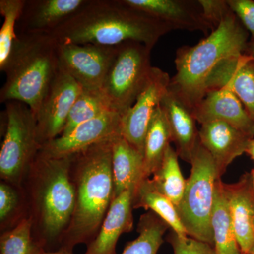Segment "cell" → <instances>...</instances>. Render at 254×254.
Instances as JSON below:
<instances>
[{
  "label": "cell",
  "instance_id": "cell-1",
  "mask_svg": "<svg viewBox=\"0 0 254 254\" xmlns=\"http://www.w3.org/2000/svg\"><path fill=\"white\" fill-rule=\"evenodd\" d=\"M172 31L166 23L131 7L125 0H88L50 35L60 43L117 46L134 41L153 49Z\"/></svg>",
  "mask_w": 254,
  "mask_h": 254
},
{
  "label": "cell",
  "instance_id": "cell-2",
  "mask_svg": "<svg viewBox=\"0 0 254 254\" xmlns=\"http://www.w3.org/2000/svg\"><path fill=\"white\" fill-rule=\"evenodd\" d=\"M113 140L92 145L72 156L76 204L60 249L72 251L79 244L89 245L99 232L113 200Z\"/></svg>",
  "mask_w": 254,
  "mask_h": 254
},
{
  "label": "cell",
  "instance_id": "cell-3",
  "mask_svg": "<svg viewBox=\"0 0 254 254\" xmlns=\"http://www.w3.org/2000/svg\"><path fill=\"white\" fill-rule=\"evenodd\" d=\"M248 31L233 12L222 20L207 38L194 46L177 51V72L168 90L193 110L204 98L208 78L223 60L245 53Z\"/></svg>",
  "mask_w": 254,
  "mask_h": 254
},
{
  "label": "cell",
  "instance_id": "cell-4",
  "mask_svg": "<svg viewBox=\"0 0 254 254\" xmlns=\"http://www.w3.org/2000/svg\"><path fill=\"white\" fill-rule=\"evenodd\" d=\"M59 43L49 34L17 35L6 63L1 70L6 81L0 102L16 100L38 115L50 85L60 70Z\"/></svg>",
  "mask_w": 254,
  "mask_h": 254
},
{
  "label": "cell",
  "instance_id": "cell-5",
  "mask_svg": "<svg viewBox=\"0 0 254 254\" xmlns=\"http://www.w3.org/2000/svg\"><path fill=\"white\" fill-rule=\"evenodd\" d=\"M71 162L72 157L48 158L38 155L31 166L38 173L36 203L43 228L41 242L46 250L49 242H62L74 212Z\"/></svg>",
  "mask_w": 254,
  "mask_h": 254
},
{
  "label": "cell",
  "instance_id": "cell-6",
  "mask_svg": "<svg viewBox=\"0 0 254 254\" xmlns=\"http://www.w3.org/2000/svg\"><path fill=\"white\" fill-rule=\"evenodd\" d=\"M191 170L186 188L177 207L189 236L213 246L211 216L215 199V184L220 180L213 158L198 143L190 162Z\"/></svg>",
  "mask_w": 254,
  "mask_h": 254
},
{
  "label": "cell",
  "instance_id": "cell-7",
  "mask_svg": "<svg viewBox=\"0 0 254 254\" xmlns=\"http://www.w3.org/2000/svg\"><path fill=\"white\" fill-rule=\"evenodd\" d=\"M151 50L143 43L134 41L117 46L116 55L101 91L110 109L121 117L134 104L149 77L153 68Z\"/></svg>",
  "mask_w": 254,
  "mask_h": 254
},
{
  "label": "cell",
  "instance_id": "cell-8",
  "mask_svg": "<svg viewBox=\"0 0 254 254\" xmlns=\"http://www.w3.org/2000/svg\"><path fill=\"white\" fill-rule=\"evenodd\" d=\"M6 128L0 150V175L8 182H18L31 168L42 145L37 121L31 108L16 100L6 102Z\"/></svg>",
  "mask_w": 254,
  "mask_h": 254
},
{
  "label": "cell",
  "instance_id": "cell-9",
  "mask_svg": "<svg viewBox=\"0 0 254 254\" xmlns=\"http://www.w3.org/2000/svg\"><path fill=\"white\" fill-rule=\"evenodd\" d=\"M116 52L117 46L59 43L60 68L82 88L101 90Z\"/></svg>",
  "mask_w": 254,
  "mask_h": 254
},
{
  "label": "cell",
  "instance_id": "cell-10",
  "mask_svg": "<svg viewBox=\"0 0 254 254\" xmlns=\"http://www.w3.org/2000/svg\"><path fill=\"white\" fill-rule=\"evenodd\" d=\"M122 117L114 111L78 125L72 131L42 145L38 155L48 158H71L92 145L121 135Z\"/></svg>",
  "mask_w": 254,
  "mask_h": 254
},
{
  "label": "cell",
  "instance_id": "cell-11",
  "mask_svg": "<svg viewBox=\"0 0 254 254\" xmlns=\"http://www.w3.org/2000/svg\"><path fill=\"white\" fill-rule=\"evenodd\" d=\"M82 87L60 68L42 102L36 116L37 131L41 145L63 134L70 110Z\"/></svg>",
  "mask_w": 254,
  "mask_h": 254
},
{
  "label": "cell",
  "instance_id": "cell-12",
  "mask_svg": "<svg viewBox=\"0 0 254 254\" xmlns=\"http://www.w3.org/2000/svg\"><path fill=\"white\" fill-rule=\"evenodd\" d=\"M170 79L168 73L153 66L134 104L122 117L121 136L143 155L148 125L155 110L168 91Z\"/></svg>",
  "mask_w": 254,
  "mask_h": 254
},
{
  "label": "cell",
  "instance_id": "cell-13",
  "mask_svg": "<svg viewBox=\"0 0 254 254\" xmlns=\"http://www.w3.org/2000/svg\"><path fill=\"white\" fill-rule=\"evenodd\" d=\"M127 4L168 24L172 30L200 31L215 29L207 21L198 0H125Z\"/></svg>",
  "mask_w": 254,
  "mask_h": 254
},
{
  "label": "cell",
  "instance_id": "cell-14",
  "mask_svg": "<svg viewBox=\"0 0 254 254\" xmlns=\"http://www.w3.org/2000/svg\"><path fill=\"white\" fill-rule=\"evenodd\" d=\"M88 0H26L16 34H51Z\"/></svg>",
  "mask_w": 254,
  "mask_h": 254
},
{
  "label": "cell",
  "instance_id": "cell-15",
  "mask_svg": "<svg viewBox=\"0 0 254 254\" xmlns=\"http://www.w3.org/2000/svg\"><path fill=\"white\" fill-rule=\"evenodd\" d=\"M192 113L200 125L209 122H223L251 138L254 136V119L236 95L227 88L207 92Z\"/></svg>",
  "mask_w": 254,
  "mask_h": 254
},
{
  "label": "cell",
  "instance_id": "cell-16",
  "mask_svg": "<svg viewBox=\"0 0 254 254\" xmlns=\"http://www.w3.org/2000/svg\"><path fill=\"white\" fill-rule=\"evenodd\" d=\"M220 88L231 91L254 119L253 59L244 53L227 58L219 64L208 78L206 93Z\"/></svg>",
  "mask_w": 254,
  "mask_h": 254
},
{
  "label": "cell",
  "instance_id": "cell-17",
  "mask_svg": "<svg viewBox=\"0 0 254 254\" xmlns=\"http://www.w3.org/2000/svg\"><path fill=\"white\" fill-rule=\"evenodd\" d=\"M200 143L213 158L220 179L227 167L243 154L251 138L223 122L202 124L198 131Z\"/></svg>",
  "mask_w": 254,
  "mask_h": 254
},
{
  "label": "cell",
  "instance_id": "cell-18",
  "mask_svg": "<svg viewBox=\"0 0 254 254\" xmlns=\"http://www.w3.org/2000/svg\"><path fill=\"white\" fill-rule=\"evenodd\" d=\"M237 242L242 253L254 247V188L252 175H244L234 185L224 184Z\"/></svg>",
  "mask_w": 254,
  "mask_h": 254
},
{
  "label": "cell",
  "instance_id": "cell-19",
  "mask_svg": "<svg viewBox=\"0 0 254 254\" xmlns=\"http://www.w3.org/2000/svg\"><path fill=\"white\" fill-rule=\"evenodd\" d=\"M133 192L127 190L114 198L98 235L84 254H117L119 238L133 228Z\"/></svg>",
  "mask_w": 254,
  "mask_h": 254
},
{
  "label": "cell",
  "instance_id": "cell-20",
  "mask_svg": "<svg viewBox=\"0 0 254 254\" xmlns=\"http://www.w3.org/2000/svg\"><path fill=\"white\" fill-rule=\"evenodd\" d=\"M160 105L168 120L177 155L190 163L199 143V130L197 129L196 120L192 110L169 90Z\"/></svg>",
  "mask_w": 254,
  "mask_h": 254
},
{
  "label": "cell",
  "instance_id": "cell-21",
  "mask_svg": "<svg viewBox=\"0 0 254 254\" xmlns=\"http://www.w3.org/2000/svg\"><path fill=\"white\" fill-rule=\"evenodd\" d=\"M113 199L127 190L134 193L143 180V155L120 135L112 141Z\"/></svg>",
  "mask_w": 254,
  "mask_h": 254
},
{
  "label": "cell",
  "instance_id": "cell-22",
  "mask_svg": "<svg viewBox=\"0 0 254 254\" xmlns=\"http://www.w3.org/2000/svg\"><path fill=\"white\" fill-rule=\"evenodd\" d=\"M214 248L217 254H242L237 242L224 183L217 180L211 216Z\"/></svg>",
  "mask_w": 254,
  "mask_h": 254
},
{
  "label": "cell",
  "instance_id": "cell-23",
  "mask_svg": "<svg viewBox=\"0 0 254 254\" xmlns=\"http://www.w3.org/2000/svg\"><path fill=\"white\" fill-rule=\"evenodd\" d=\"M172 141L171 132L161 107H157L150 120L143 148V180L150 178L163 162Z\"/></svg>",
  "mask_w": 254,
  "mask_h": 254
},
{
  "label": "cell",
  "instance_id": "cell-24",
  "mask_svg": "<svg viewBox=\"0 0 254 254\" xmlns=\"http://www.w3.org/2000/svg\"><path fill=\"white\" fill-rule=\"evenodd\" d=\"M133 208L151 210L166 222L172 230L181 236H189L176 206L168 197L155 189L150 178L140 182L133 193Z\"/></svg>",
  "mask_w": 254,
  "mask_h": 254
},
{
  "label": "cell",
  "instance_id": "cell-25",
  "mask_svg": "<svg viewBox=\"0 0 254 254\" xmlns=\"http://www.w3.org/2000/svg\"><path fill=\"white\" fill-rule=\"evenodd\" d=\"M178 157L176 150L170 145L161 165L150 179L155 189L168 197L176 208L183 197L187 183L182 176Z\"/></svg>",
  "mask_w": 254,
  "mask_h": 254
},
{
  "label": "cell",
  "instance_id": "cell-26",
  "mask_svg": "<svg viewBox=\"0 0 254 254\" xmlns=\"http://www.w3.org/2000/svg\"><path fill=\"white\" fill-rule=\"evenodd\" d=\"M168 227L153 212L143 214L138 222V237L127 244L122 254H157Z\"/></svg>",
  "mask_w": 254,
  "mask_h": 254
},
{
  "label": "cell",
  "instance_id": "cell-27",
  "mask_svg": "<svg viewBox=\"0 0 254 254\" xmlns=\"http://www.w3.org/2000/svg\"><path fill=\"white\" fill-rule=\"evenodd\" d=\"M110 109L101 90H88L82 88V91L75 100L70 110L67 121L63 135H66L72 131L78 125L93 120Z\"/></svg>",
  "mask_w": 254,
  "mask_h": 254
},
{
  "label": "cell",
  "instance_id": "cell-28",
  "mask_svg": "<svg viewBox=\"0 0 254 254\" xmlns=\"http://www.w3.org/2000/svg\"><path fill=\"white\" fill-rule=\"evenodd\" d=\"M33 222L24 218L0 238V254H41L44 246L32 235Z\"/></svg>",
  "mask_w": 254,
  "mask_h": 254
},
{
  "label": "cell",
  "instance_id": "cell-29",
  "mask_svg": "<svg viewBox=\"0 0 254 254\" xmlns=\"http://www.w3.org/2000/svg\"><path fill=\"white\" fill-rule=\"evenodd\" d=\"M26 0H0L4 22L0 30V70L9 59L16 38V24Z\"/></svg>",
  "mask_w": 254,
  "mask_h": 254
},
{
  "label": "cell",
  "instance_id": "cell-30",
  "mask_svg": "<svg viewBox=\"0 0 254 254\" xmlns=\"http://www.w3.org/2000/svg\"><path fill=\"white\" fill-rule=\"evenodd\" d=\"M168 240L173 247L174 254H217L213 246L193 237L181 236L173 230Z\"/></svg>",
  "mask_w": 254,
  "mask_h": 254
},
{
  "label": "cell",
  "instance_id": "cell-31",
  "mask_svg": "<svg viewBox=\"0 0 254 254\" xmlns=\"http://www.w3.org/2000/svg\"><path fill=\"white\" fill-rule=\"evenodd\" d=\"M207 21L216 28L232 10L227 0H198Z\"/></svg>",
  "mask_w": 254,
  "mask_h": 254
},
{
  "label": "cell",
  "instance_id": "cell-32",
  "mask_svg": "<svg viewBox=\"0 0 254 254\" xmlns=\"http://www.w3.org/2000/svg\"><path fill=\"white\" fill-rule=\"evenodd\" d=\"M232 12L236 15L242 26L254 38V0H227Z\"/></svg>",
  "mask_w": 254,
  "mask_h": 254
},
{
  "label": "cell",
  "instance_id": "cell-33",
  "mask_svg": "<svg viewBox=\"0 0 254 254\" xmlns=\"http://www.w3.org/2000/svg\"><path fill=\"white\" fill-rule=\"evenodd\" d=\"M18 195L8 184L1 182L0 185V220L4 222L17 206Z\"/></svg>",
  "mask_w": 254,
  "mask_h": 254
},
{
  "label": "cell",
  "instance_id": "cell-34",
  "mask_svg": "<svg viewBox=\"0 0 254 254\" xmlns=\"http://www.w3.org/2000/svg\"><path fill=\"white\" fill-rule=\"evenodd\" d=\"M245 54L248 55L249 57L254 60V38H251L250 41L247 43Z\"/></svg>",
  "mask_w": 254,
  "mask_h": 254
},
{
  "label": "cell",
  "instance_id": "cell-35",
  "mask_svg": "<svg viewBox=\"0 0 254 254\" xmlns=\"http://www.w3.org/2000/svg\"><path fill=\"white\" fill-rule=\"evenodd\" d=\"M245 153L250 155L251 158L254 161V136L249 141Z\"/></svg>",
  "mask_w": 254,
  "mask_h": 254
},
{
  "label": "cell",
  "instance_id": "cell-36",
  "mask_svg": "<svg viewBox=\"0 0 254 254\" xmlns=\"http://www.w3.org/2000/svg\"><path fill=\"white\" fill-rule=\"evenodd\" d=\"M41 254H73L72 251L66 250V249H60V250L56 251H53V252H48V251H44Z\"/></svg>",
  "mask_w": 254,
  "mask_h": 254
},
{
  "label": "cell",
  "instance_id": "cell-37",
  "mask_svg": "<svg viewBox=\"0 0 254 254\" xmlns=\"http://www.w3.org/2000/svg\"><path fill=\"white\" fill-rule=\"evenodd\" d=\"M252 184H253V187L254 188V170H252Z\"/></svg>",
  "mask_w": 254,
  "mask_h": 254
},
{
  "label": "cell",
  "instance_id": "cell-38",
  "mask_svg": "<svg viewBox=\"0 0 254 254\" xmlns=\"http://www.w3.org/2000/svg\"><path fill=\"white\" fill-rule=\"evenodd\" d=\"M250 254H254V247L252 249V251H251Z\"/></svg>",
  "mask_w": 254,
  "mask_h": 254
},
{
  "label": "cell",
  "instance_id": "cell-39",
  "mask_svg": "<svg viewBox=\"0 0 254 254\" xmlns=\"http://www.w3.org/2000/svg\"><path fill=\"white\" fill-rule=\"evenodd\" d=\"M253 227H254V222H253Z\"/></svg>",
  "mask_w": 254,
  "mask_h": 254
},
{
  "label": "cell",
  "instance_id": "cell-40",
  "mask_svg": "<svg viewBox=\"0 0 254 254\" xmlns=\"http://www.w3.org/2000/svg\"><path fill=\"white\" fill-rule=\"evenodd\" d=\"M242 254H244V253H242Z\"/></svg>",
  "mask_w": 254,
  "mask_h": 254
}]
</instances>
